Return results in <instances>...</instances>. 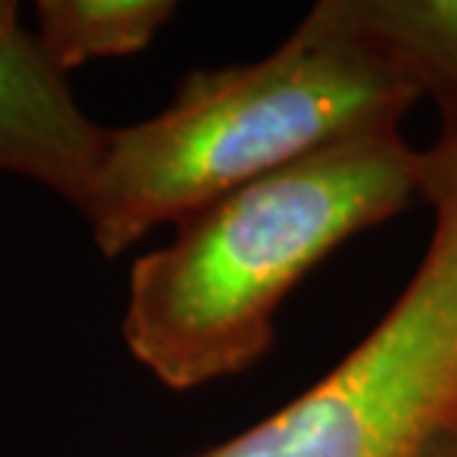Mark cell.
<instances>
[{
    "label": "cell",
    "instance_id": "1",
    "mask_svg": "<svg viewBox=\"0 0 457 457\" xmlns=\"http://www.w3.org/2000/svg\"><path fill=\"white\" fill-rule=\"evenodd\" d=\"M425 170L401 128H378L187 214L131 264L128 351L176 392L246 371L270 351L282 300L353 235L419 203Z\"/></svg>",
    "mask_w": 457,
    "mask_h": 457
},
{
    "label": "cell",
    "instance_id": "2",
    "mask_svg": "<svg viewBox=\"0 0 457 457\" xmlns=\"http://www.w3.org/2000/svg\"><path fill=\"white\" fill-rule=\"evenodd\" d=\"M419 98L353 0H321L268 57L196 71L161 113L107 128L80 214L113 259L152 228L327 145L401 128Z\"/></svg>",
    "mask_w": 457,
    "mask_h": 457
},
{
    "label": "cell",
    "instance_id": "3",
    "mask_svg": "<svg viewBox=\"0 0 457 457\" xmlns=\"http://www.w3.org/2000/svg\"><path fill=\"white\" fill-rule=\"evenodd\" d=\"M425 161L431 241L389 312L303 395L199 457H419L457 422V119Z\"/></svg>",
    "mask_w": 457,
    "mask_h": 457
},
{
    "label": "cell",
    "instance_id": "4",
    "mask_svg": "<svg viewBox=\"0 0 457 457\" xmlns=\"http://www.w3.org/2000/svg\"><path fill=\"white\" fill-rule=\"evenodd\" d=\"M107 128L96 125L18 21V6L0 0V170L54 190L80 212L93 185Z\"/></svg>",
    "mask_w": 457,
    "mask_h": 457
},
{
    "label": "cell",
    "instance_id": "5",
    "mask_svg": "<svg viewBox=\"0 0 457 457\" xmlns=\"http://www.w3.org/2000/svg\"><path fill=\"white\" fill-rule=\"evenodd\" d=\"M176 15L172 0H39L36 39L60 75L149 48Z\"/></svg>",
    "mask_w": 457,
    "mask_h": 457
},
{
    "label": "cell",
    "instance_id": "6",
    "mask_svg": "<svg viewBox=\"0 0 457 457\" xmlns=\"http://www.w3.org/2000/svg\"><path fill=\"white\" fill-rule=\"evenodd\" d=\"M356 18L416 89L457 119V0H353Z\"/></svg>",
    "mask_w": 457,
    "mask_h": 457
},
{
    "label": "cell",
    "instance_id": "7",
    "mask_svg": "<svg viewBox=\"0 0 457 457\" xmlns=\"http://www.w3.org/2000/svg\"><path fill=\"white\" fill-rule=\"evenodd\" d=\"M419 457H457V422L436 434Z\"/></svg>",
    "mask_w": 457,
    "mask_h": 457
}]
</instances>
